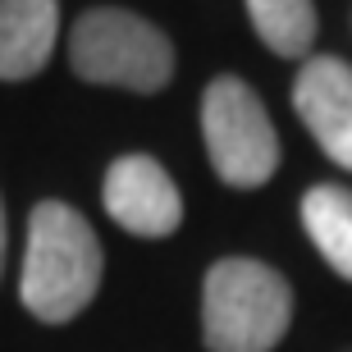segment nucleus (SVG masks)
I'll use <instances>...</instances> for the list:
<instances>
[{
  "mask_svg": "<svg viewBox=\"0 0 352 352\" xmlns=\"http://www.w3.org/2000/svg\"><path fill=\"white\" fill-rule=\"evenodd\" d=\"M105 252L87 215L69 201H37L28 215V252L19 274V298L41 325H69L101 288Z\"/></svg>",
  "mask_w": 352,
  "mask_h": 352,
  "instance_id": "obj_1",
  "label": "nucleus"
},
{
  "mask_svg": "<svg viewBox=\"0 0 352 352\" xmlns=\"http://www.w3.org/2000/svg\"><path fill=\"white\" fill-rule=\"evenodd\" d=\"M293 325V288L256 256H224L201 284L206 352H274Z\"/></svg>",
  "mask_w": 352,
  "mask_h": 352,
  "instance_id": "obj_2",
  "label": "nucleus"
},
{
  "mask_svg": "<svg viewBox=\"0 0 352 352\" xmlns=\"http://www.w3.org/2000/svg\"><path fill=\"white\" fill-rule=\"evenodd\" d=\"M69 69L74 78L119 91H165L174 78V41L142 14L96 5L69 32Z\"/></svg>",
  "mask_w": 352,
  "mask_h": 352,
  "instance_id": "obj_3",
  "label": "nucleus"
},
{
  "mask_svg": "<svg viewBox=\"0 0 352 352\" xmlns=\"http://www.w3.org/2000/svg\"><path fill=\"white\" fill-rule=\"evenodd\" d=\"M201 142L210 170L229 188H265L279 170V133L265 101L234 74L210 78L201 91Z\"/></svg>",
  "mask_w": 352,
  "mask_h": 352,
  "instance_id": "obj_4",
  "label": "nucleus"
},
{
  "mask_svg": "<svg viewBox=\"0 0 352 352\" xmlns=\"http://www.w3.org/2000/svg\"><path fill=\"white\" fill-rule=\"evenodd\" d=\"M105 215L129 229L133 238H170L183 224V197L174 188L170 170L146 151L119 156L101 183Z\"/></svg>",
  "mask_w": 352,
  "mask_h": 352,
  "instance_id": "obj_5",
  "label": "nucleus"
},
{
  "mask_svg": "<svg viewBox=\"0 0 352 352\" xmlns=\"http://www.w3.org/2000/svg\"><path fill=\"white\" fill-rule=\"evenodd\" d=\"M293 110L339 170L352 174V65L339 55H311L293 82Z\"/></svg>",
  "mask_w": 352,
  "mask_h": 352,
  "instance_id": "obj_6",
  "label": "nucleus"
},
{
  "mask_svg": "<svg viewBox=\"0 0 352 352\" xmlns=\"http://www.w3.org/2000/svg\"><path fill=\"white\" fill-rule=\"evenodd\" d=\"M60 0H0V82H28L51 65Z\"/></svg>",
  "mask_w": 352,
  "mask_h": 352,
  "instance_id": "obj_7",
  "label": "nucleus"
},
{
  "mask_svg": "<svg viewBox=\"0 0 352 352\" xmlns=\"http://www.w3.org/2000/svg\"><path fill=\"white\" fill-rule=\"evenodd\" d=\"M302 229L320 252V261L352 284V188L339 183H316L302 197Z\"/></svg>",
  "mask_w": 352,
  "mask_h": 352,
  "instance_id": "obj_8",
  "label": "nucleus"
},
{
  "mask_svg": "<svg viewBox=\"0 0 352 352\" xmlns=\"http://www.w3.org/2000/svg\"><path fill=\"white\" fill-rule=\"evenodd\" d=\"M248 19L256 37L284 60H307L316 41V5L311 0H248Z\"/></svg>",
  "mask_w": 352,
  "mask_h": 352,
  "instance_id": "obj_9",
  "label": "nucleus"
},
{
  "mask_svg": "<svg viewBox=\"0 0 352 352\" xmlns=\"http://www.w3.org/2000/svg\"><path fill=\"white\" fill-rule=\"evenodd\" d=\"M5 248H10V234H5V197H0V274H5Z\"/></svg>",
  "mask_w": 352,
  "mask_h": 352,
  "instance_id": "obj_10",
  "label": "nucleus"
}]
</instances>
